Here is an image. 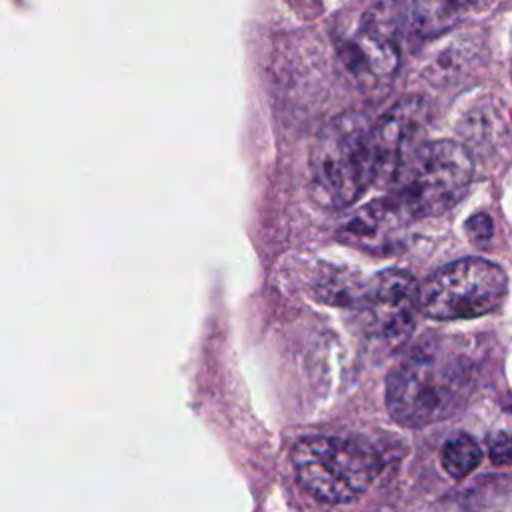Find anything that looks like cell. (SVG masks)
<instances>
[{
  "mask_svg": "<svg viewBox=\"0 0 512 512\" xmlns=\"http://www.w3.org/2000/svg\"><path fill=\"white\" fill-rule=\"evenodd\" d=\"M348 306L360 314L368 338L384 350H396L416 328L420 286L406 270H384L368 284H358Z\"/></svg>",
  "mask_w": 512,
  "mask_h": 512,
  "instance_id": "cell-6",
  "label": "cell"
},
{
  "mask_svg": "<svg viewBox=\"0 0 512 512\" xmlns=\"http://www.w3.org/2000/svg\"><path fill=\"white\" fill-rule=\"evenodd\" d=\"M298 482L318 500L346 504L362 496L382 470L380 454L362 440L310 434L292 446Z\"/></svg>",
  "mask_w": 512,
  "mask_h": 512,
  "instance_id": "cell-4",
  "label": "cell"
},
{
  "mask_svg": "<svg viewBox=\"0 0 512 512\" xmlns=\"http://www.w3.org/2000/svg\"><path fill=\"white\" fill-rule=\"evenodd\" d=\"M474 160L464 144L422 142L390 182L388 196L410 218L440 216L466 194Z\"/></svg>",
  "mask_w": 512,
  "mask_h": 512,
  "instance_id": "cell-3",
  "label": "cell"
},
{
  "mask_svg": "<svg viewBox=\"0 0 512 512\" xmlns=\"http://www.w3.org/2000/svg\"><path fill=\"white\" fill-rule=\"evenodd\" d=\"M408 222L410 218L398 208V204L390 196H382L358 208L338 228L336 236L348 246L388 254L400 248Z\"/></svg>",
  "mask_w": 512,
  "mask_h": 512,
  "instance_id": "cell-9",
  "label": "cell"
},
{
  "mask_svg": "<svg viewBox=\"0 0 512 512\" xmlns=\"http://www.w3.org/2000/svg\"><path fill=\"white\" fill-rule=\"evenodd\" d=\"M472 384L474 372L462 354L424 340L390 370L386 406L404 426H428L462 408Z\"/></svg>",
  "mask_w": 512,
  "mask_h": 512,
  "instance_id": "cell-1",
  "label": "cell"
},
{
  "mask_svg": "<svg viewBox=\"0 0 512 512\" xmlns=\"http://www.w3.org/2000/svg\"><path fill=\"white\" fill-rule=\"evenodd\" d=\"M474 50L476 46L470 44L468 38H450L436 50L434 58L430 56L426 62L424 74L428 76V82H450L456 72H464V64L470 60Z\"/></svg>",
  "mask_w": 512,
  "mask_h": 512,
  "instance_id": "cell-11",
  "label": "cell"
},
{
  "mask_svg": "<svg viewBox=\"0 0 512 512\" xmlns=\"http://www.w3.org/2000/svg\"><path fill=\"white\" fill-rule=\"evenodd\" d=\"M370 128L362 114L348 112L318 132L308 162L310 192L318 204L332 210L348 208L376 184Z\"/></svg>",
  "mask_w": 512,
  "mask_h": 512,
  "instance_id": "cell-2",
  "label": "cell"
},
{
  "mask_svg": "<svg viewBox=\"0 0 512 512\" xmlns=\"http://www.w3.org/2000/svg\"><path fill=\"white\" fill-rule=\"evenodd\" d=\"M490 2L492 0H392L388 10L400 36L430 40L450 32L470 12Z\"/></svg>",
  "mask_w": 512,
  "mask_h": 512,
  "instance_id": "cell-10",
  "label": "cell"
},
{
  "mask_svg": "<svg viewBox=\"0 0 512 512\" xmlns=\"http://www.w3.org/2000/svg\"><path fill=\"white\" fill-rule=\"evenodd\" d=\"M338 52L354 78L368 84L390 80L400 64V42L388 4L372 6Z\"/></svg>",
  "mask_w": 512,
  "mask_h": 512,
  "instance_id": "cell-7",
  "label": "cell"
},
{
  "mask_svg": "<svg viewBox=\"0 0 512 512\" xmlns=\"http://www.w3.org/2000/svg\"><path fill=\"white\" fill-rule=\"evenodd\" d=\"M426 124V106L416 98L396 102L372 124V148L376 158V184L394 180L408 156L422 144L420 136Z\"/></svg>",
  "mask_w": 512,
  "mask_h": 512,
  "instance_id": "cell-8",
  "label": "cell"
},
{
  "mask_svg": "<svg viewBox=\"0 0 512 512\" xmlns=\"http://www.w3.org/2000/svg\"><path fill=\"white\" fill-rule=\"evenodd\" d=\"M480 460H482V450L478 442L468 434H454L442 444V450H440L442 468L456 480L474 472Z\"/></svg>",
  "mask_w": 512,
  "mask_h": 512,
  "instance_id": "cell-12",
  "label": "cell"
},
{
  "mask_svg": "<svg viewBox=\"0 0 512 512\" xmlns=\"http://www.w3.org/2000/svg\"><path fill=\"white\" fill-rule=\"evenodd\" d=\"M508 292L504 270L484 258H462L432 272L420 286V310L434 320L478 318L500 308Z\"/></svg>",
  "mask_w": 512,
  "mask_h": 512,
  "instance_id": "cell-5",
  "label": "cell"
},
{
  "mask_svg": "<svg viewBox=\"0 0 512 512\" xmlns=\"http://www.w3.org/2000/svg\"><path fill=\"white\" fill-rule=\"evenodd\" d=\"M466 230H468L470 238L480 244V242H486V240L492 238L494 224H492V220H490L488 214H474V216L468 218Z\"/></svg>",
  "mask_w": 512,
  "mask_h": 512,
  "instance_id": "cell-14",
  "label": "cell"
},
{
  "mask_svg": "<svg viewBox=\"0 0 512 512\" xmlns=\"http://www.w3.org/2000/svg\"><path fill=\"white\" fill-rule=\"evenodd\" d=\"M488 452L494 464L512 462V436L506 432H494L488 436Z\"/></svg>",
  "mask_w": 512,
  "mask_h": 512,
  "instance_id": "cell-13",
  "label": "cell"
}]
</instances>
